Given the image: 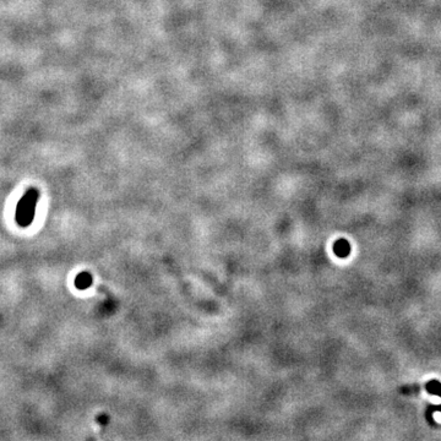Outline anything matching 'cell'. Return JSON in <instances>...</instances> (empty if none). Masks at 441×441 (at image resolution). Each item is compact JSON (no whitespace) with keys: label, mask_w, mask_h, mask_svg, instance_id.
Segmentation results:
<instances>
[{"label":"cell","mask_w":441,"mask_h":441,"mask_svg":"<svg viewBox=\"0 0 441 441\" xmlns=\"http://www.w3.org/2000/svg\"><path fill=\"white\" fill-rule=\"evenodd\" d=\"M334 249H335V252L337 254V256H340V257L348 256L349 250H351V248H349V244H348V242H346V240H338V242L335 243Z\"/></svg>","instance_id":"cell-2"},{"label":"cell","mask_w":441,"mask_h":441,"mask_svg":"<svg viewBox=\"0 0 441 441\" xmlns=\"http://www.w3.org/2000/svg\"><path fill=\"white\" fill-rule=\"evenodd\" d=\"M91 282H92V278H91L90 273L82 272L81 274L77 276L75 283H76V287L80 288V289H86L87 287H90Z\"/></svg>","instance_id":"cell-3"},{"label":"cell","mask_w":441,"mask_h":441,"mask_svg":"<svg viewBox=\"0 0 441 441\" xmlns=\"http://www.w3.org/2000/svg\"><path fill=\"white\" fill-rule=\"evenodd\" d=\"M435 419H436L437 421H441V414H440V413H436V414H435Z\"/></svg>","instance_id":"cell-4"},{"label":"cell","mask_w":441,"mask_h":441,"mask_svg":"<svg viewBox=\"0 0 441 441\" xmlns=\"http://www.w3.org/2000/svg\"><path fill=\"white\" fill-rule=\"evenodd\" d=\"M38 200L37 190L31 189L25 194V196L19 202L18 210H16V220L22 227H26L31 223L35 215L36 202Z\"/></svg>","instance_id":"cell-1"}]
</instances>
